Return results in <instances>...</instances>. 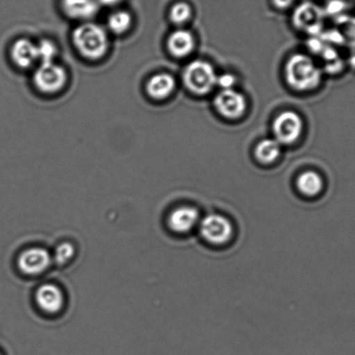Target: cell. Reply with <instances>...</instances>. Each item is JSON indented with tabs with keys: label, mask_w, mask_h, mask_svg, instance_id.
Returning <instances> with one entry per match:
<instances>
[{
	"label": "cell",
	"mask_w": 355,
	"mask_h": 355,
	"mask_svg": "<svg viewBox=\"0 0 355 355\" xmlns=\"http://www.w3.org/2000/svg\"><path fill=\"white\" fill-rule=\"evenodd\" d=\"M285 77L291 88L306 92L320 85L322 71L311 58L304 54H295L289 58L286 64Z\"/></svg>",
	"instance_id": "obj_1"
},
{
	"label": "cell",
	"mask_w": 355,
	"mask_h": 355,
	"mask_svg": "<svg viewBox=\"0 0 355 355\" xmlns=\"http://www.w3.org/2000/svg\"><path fill=\"white\" fill-rule=\"evenodd\" d=\"M73 41L80 53L91 60L103 57L109 44L105 30L92 23L78 27L73 33Z\"/></svg>",
	"instance_id": "obj_2"
},
{
	"label": "cell",
	"mask_w": 355,
	"mask_h": 355,
	"mask_svg": "<svg viewBox=\"0 0 355 355\" xmlns=\"http://www.w3.org/2000/svg\"><path fill=\"white\" fill-rule=\"evenodd\" d=\"M216 80L215 69L206 61H193L184 71L186 87L196 95L208 94L216 85Z\"/></svg>",
	"instance_id": "obj_3"
},
{
	"label": "cell",
	"mask_w": 355,
	"mask_h": 355,
	"mask_svg": "<svg viewBox=\"0 0 355 355\" xmlns=\"http://www.w3.org/2000/svg\"><path fill=\"white\" fill-rule=\"evenodd\" d=\"M303 128L302 117L288 110L282 112L273 123V132L279 144H291L301 136Z\"/></svg>",
	"instance_id": "obj_4"
},
{
	"label": "cell",
	"mask_w": 355,
	"mask_h": 355,
	"mask_svg": "<svg viewBox=\"0 0 355 355\" xmlns=\"http://www.w3.org/2000/svg\"><path fill=\"white\" fill-rule=\"evenodd\" d=\"M232 226L230 220L220 215L206 216L200 224V232L209 243H225L232 236Z\"/></svg>",
	"instance_id": "obj_5"
},
{
	"label": "cell",
	"mask_w": 355,
	"mask_h": 355,
	"mask_svg": "<svg viewBox=\"0 0 355 355\" xmlns=\"http://www.w3.org/2000/svg\"><path fill=\"white\" fill-rule=\"evenodd\" d=\"M217 112L226 119H236L242 116L246 110V99L242 93L234 89H222L214 100Z\"/></svg>",
	"instance_id": "obj_6"
},
{
	"label": "cell",
	"mask_w": 355,
	"mask_h": 355,
	"mask_svg": "<svg viewBox=\"0 0 355 355\" xmlns=\"http://www.w3.org/2000/svg\"><path fill=\"white\" fill-rule=\"evenodd\" d=\"M34 81L37 87L44 92H55L63 87L67 81L64 68L53 63H44L37 69Z\"/></svg>",
	"instance_id": "obj_7"
},
{
	"label": "cell",
	"mask_w": 355,
	"mask_h": 355,
	"mask_svg": "<svg viewBox=\"0 0 355 355\" xmlns=\"http://www.w3.org/2000/svg\"><path fill=\"white\" fill-rule=\"evenodd\" d=\"M51 260L50 254L46 250L42 248H32L20 254L18 265L23 273L36 275L42 274L49 268Z\"/></svg>",
	"instance_id": "obj_8"
},
{
	"label": "cell",
	"mask_w": 355,
	"mask_h": 355,
	"mask_svg": "<svg viewBox=\"0 0 355 355\" xmlns=\"http://www.w3.org/2000/svg\"><path fill=\"white\" fill-rule=\"evenodd\" d=\"M323 15L324 11L318 6L306 2L296 8L293 19L298 28L316 33L320 32L322 27Z\"/></svg>",
	"instance_id": "obj_9"
},
{
	"label": "cell",
	"mask_w": 355,
	"mask_h": 355,
	"mask_svg": "<svg viewBox=\"0 0 355 355\" xmlns=\"http://www.w3.org/2000/svg\"><path fill=\"white\" fill-rule=\"evenodd\" d=\"M36 302L43 311L56 313L63 308L64 295L56 285L44 284L36 292Z\"/></svg>",
	"instance_id": "obj_10"
},
{
	"label": "cell",
	"mask_w": 355,
	"mask_h": 355,
	"mask_svg": "<svg viewBox=\"0 0 355 355\" xmlns=\"http://www.w3.org/2000/svg\"><path fill=\"white\" fill-rule=\"evenodd\" d=\"M199 214L191 207H182L174 210L168 217V226L175 232L187 233L198 223Z\"/></svg>",
	"instance_id": "obj_11"
},
{
	"label": "cell",
	"mask_w": 355,
	"mask_h": 355,
	"mask_svg": "<svg viewBox=\"0 0 355 355\" xmlns=\"http://www.w3.org/2000/svg\"><path fill=\"white\" fill-rule=\"evenodd\" d=\"M62 6L69 17L77 19H91L98 11L96 0H63Z\"/></svg>",
	"instance_id": "obj_12"
},
{
	"label": "cell",
	"mask_w": 355,
	"mask_h": 355,
	"mask_svg": "<svg viewBox=\"0 0 355 355\" xmlns=\"http://www.w3.org/2000/svg\"><path fill=\"white\" fill-rule=\"evenodd\" d=\"M195 44L194 35L186 30L175 31L168 40V50L178 58H184L191 54L194 50Z\"/></svg>",
	"instance_id": "obj_13"
},
{
	"label": "cell",
	"mask_w": 355,
	"mask_h": 355,
	"mask_svg": "<svg viewBox=\"0 0 355 355\" xmlns=\"http://www.w3.org/2000/svg\"><path fill=\"white\" fill-rule=\"evenodd\" d=\"M12 56L19 67H29L39 58L37 47L30 40H18L12 47Z\"/></svg>",
	"instance_id": "obj_14"
},
{
	"label": "cell",
	"mask_w": 355,
	"mask_h": 355,
	"mask_svg": "<svg viewBox=\"0 0 355 355\" xmlns=\"http://www.w3.org/2000/svg\"><path fill=\"white\" fill-rule=\"evenodd\" d=\"M175 81L172 76L168 74H158L151 78L148 82L147 92L153 98L164 99L173 92Z\"/></svg>",
	"instance_id": "obj_15"
},
{
	"label": "cell",
	"mask_w": 355,
	"mask_h": 355,
	"mask_svg": "<svg viewBox=\"0 0 355 355\" xmlns=\"http://www.w3.org/2000/svg\"><path fill=\"white\" fill-rule=\"evenodd\" d=\"M281 150V144L277 140L264 139L257 144L254 155L261 163L270 164L280 157Z\"/></svg>",
	"instance_id": "obj_16"
},
{
	"label": "cell",
	"mask_w": 355,
	"mask_h": 355,
	"mask_svg": "<svg viewBox=\"0 0 355 355\" xmlns=\"http://www.w3.org/2000/svg\"><path fill=\"white\" fill-rule=\"evenodd\" d=\"M322 179L316 172L306 171L300 175L297 180L299 191L306 196L319 194L322 189Z\"/></svg>",
	"instance_id": "obj_17"
},
{
	"label": "cell",
	"mask_w": 355,
	"mask_h": 355,
	"mask_svg": "<svg viewBox=\"0 0 355 355\" xmlns=\"http://www.w3.org/2000/svg\"><path fill=\"white\" fill-rule=\"evenodd\" d=\"M132 24V16L127 12L120 11L110 17L108 25L110 29L116 33H125Z\"/></svg>",
	"instance_id": "obj_18"
},
{
	"label": "cell",
	"mask_w": 355,
	"mask_h": 355,
	"mask_svg": "<svg viewBox=\"0 0 355 355\" xmlns=\"http://www.w3.org/2000/svg\"><path fill=\"white\" fill-rule=\"evenodd\" d=\"M191 6L186 4V3H178L171 8V19L172 21L178 24V25H181V24L188 21V19L191 18Z\"/></svg>",
	"instance_id": "obj_19"
},
{
	"label": "cell",
	"mask_w": 355,
	"mask_h": 355,
	"mask_svg": "<svg viewBox=\"0 0 355 355\" xmlns=\"http://www.w3.org/2000/svg\"><path fill=\"white\" fill-rule=\"evenodd\" d=\"M37 47V57L44 63H53L55 55H56V47L50 41L44 40Z\"/></svg>",
	"instance_id": "obj_20"
},
{
	"label": "cell",
	"mask_w": 355,
	"mask_h": 355,
	"mask_svg": "<svg viewBox=\"0 0 355 355\" xmlns=\"http://www.w3.org/2000/svg\"><path fill=\"white\" fill-rule=\"evenodd\" d=\"M75 254V248L70 243H61L55 251V261L63 265L70 261Z\"/></svg>",
	"instance_id": "obj_21"
},
{
	"label": "cell",
	"mask_w": 355,
	"mask_h": 355,
	"mask_svg": "<svg viewBox=\"0 0 355 355\" xmlns=\"http://www.w3.org/2000/svg\"><path fill=\"white\" fill-rule=\"evenodd\" d=\"M346 9V4L343 1V0H330L329 3H327L325 11L324 13H327L330 16H337L338 19L343 17V13Z\"/></svg>",
	"instance_id": "obj_22"
},
{
	"label": "cell",
	"mask_w": 355,
	"mask_h": 355,
	"mask_svg": "<svg viewBox=\"0 0 355 355\" xmlns=\"http://www.w3.org/2000/svg\"><path fill=\"white\" fill-rule=\"evenodd\" d=\"M236 84V78L232 74L225 73L217 76L216 85L220 86L222 89H233Z\"/></svg>",
	"instance_id": "obj_23"
},
{
	"label": "cell",
	"mask_w": 355,
	"mask_h": 355,
	"mask_svg": "<svg viewBox=\"0 0 355 355\" xmlns=\"http://www.w3.org/2000/svg\"><path fill=\"white\" fill-rule=\"evenodd\" d=\"M274 4L279 8H287L292 4L293 0H273Z\"/></svg>",
	"instance_id": "obj_24"
},
{
	"label": "cell",
	"mask_w": 355,
	"mask_h": 355,
	"mask_svg": "<svg viewBox=\"0 0 355 355\" xmlns=\"http://www.w3.org/2000/svg\"><path fill=\"white\" fill-rule=\"evenodd\" d=\"M99 3L106 6H114L120 4L123 0H98Z\"/></svg>",
	"instance_id": "obj_25"
}]
</instances>
